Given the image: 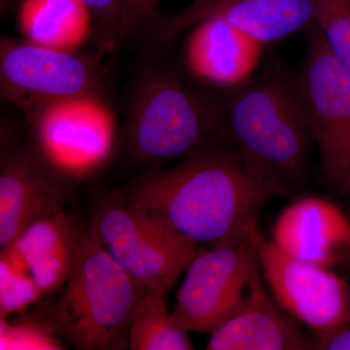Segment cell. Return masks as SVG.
I'll list each match as a JSON object with an SVG mask.
<instances>
[{
  "mask_svg": "<svg viewBox=\"0 0 350 350\" xmlns=\"http://www.w3.org/2000/svg\"><path fill=\"white\" fill-rule=\"evenodd\" d=\"M278 196V189L246 170L232 146H216L148 175L126 200L196 243L216 245L261 237L262 208Z\"/></svg>",
  "mask_w": 350,
  "mask_h": 350,
  "instance_id": "6da1fadb",
  "label": "cell"
},
{
  "mask_svg": "<svg viewBox=\"0 0 350 350\" xmlns=\"http://www.w3.org/2000/svg\"><path fill=\"white\" fill-rule=\"evenodd\" d=\"M226 135L258 180L286 195L308 174L313 139L297 75L271 63L247 81L225 90Z\"/></svg>",
  "mask_w": 350,
  "mask_h": 350,
  "instance_id": "7a4b0ae2",
  "label": "cell"
},
{
  "mask_svg": "<svg viewBox=\"0 0 350 350\" xmlns=\"http://www.w3.org/2000/svg\"><path fill=\"white\" fill-rule=\"evenodd\" d=\"M126 140L144 162L183 160L216 146H231L221 98L174 72L153 71L140 82L129 108Z\"/></svg>",
  "mask_w": 350,
  "mask_h": 350,
  "instance_id": "3957f363",
  "label": "cell"
},
{
  "mask_svg": "<svg viewBox=\"0 0 350 350\" xmlns=\"http://www.w3.org/2000/svg\"><path fill=\"white\" fill-rule=\"evenodd\" d=\"M62 293L45 323L77 349H107L128 329L148 292L85 229Z\"/></svg>",
  "mask_w": 350,
  "mask_h": 350,
  "instance_id": "277c9868",
  "label": "cell"
},
{
  "mask_svg": "<svg viewBox=\"0 0 350 350\" xmlns=\"http://www.w3.org/2000/svg\"><path fill=\"white\" fill-rule=\"evenodd\" d=\"M86 231L148 293H167L199 251L161 216L116 198L98 202Z\"/></svg>",
  "mask_w": 350,
  "mask_h": 350,
  "instance_id": "5b68a950",
  "label": "cell"
},
{
  "mask_svg": "<svg viewBox=\"0 0 350 350\" xmlns=\"http://www.w3.org/2000/svg\"><path fill=\"white\" fill-rule=\"evenodd\" d=\"M299 93L326 183L350 200V72L329 49L315 22L305 31Z\"/></svg>",
  "mask_w": 350,
  "mask_h": 350,
  "instance_id": "8992f818",
  "label": "cell"
},
{
  "mask_svg": "<svg viewBox=\"0 0 350 350\" xmlns=\"http://www.w3.org/2000/svg\"><path fill=\"white\" fill-rule=\"evenodd\" d=\"M25 120L33 148L69 181L96 174L116 146V118L100 94L55 101Z\"/></svg>",
  "mask_w": 350,
  "mask_h": 350,
  "instance_id": "52a82bcc",
  "label": "cell"
},
{
  "mask_svg": "<svg viewBox=\"0 0 350 350\" xmlns=\"http://www.w3.org/2000/svg\"><path fill=\"white\" fill-rule=\"evenodd\" d=\"M259 238L211 245L198 251L186 269L170 312L186 332L213 333L239 310L259 265Z\"/></svg>",
  "mask_w": 350,
  "mask_h": 350,
  "instance_id": "ba28073f",
  "label": "cell"
},
{
  "mask_svg": "<svg viewBox=\"0 0 350 350\" xmlns=\"http://www.w3.org/2000/svg\"><path fill=\"white\" fill-rule=\"evenodd\" d=\"M100 75L93 62L4 38L0 44V91L25 115L66 98L100 94Z\"/></svg>",
  "mask_w": 350,
  "mask_h": 350,
  "instance_id": "9c48e42d",
  "label": "cell"
},
{
  "mask_svg": "<svg viewBox=\"0 0 350 350\" xmlns=\"http://www.w3.org/2000/svg\"><path fill=\"white\" fill-rule=\"evenodd\" d=\"M262 280L273 298L295 319L322 336L350 326V284L331 269L288 256L273 241L262 239Z\"/></svg>",
  "mask_w": 350,
  "mask_h": 350,
  "instance_id": "30bf717a",
  "label": "cell"
},
{
  "mask_svg": "<svg viewBox=\"0 0 350 350\" xmlns=\"http://www.w3.org/2000/svg\"><path fill=\"white\" fill-rule=\"evenodd\" d=\"M209 19L223 21L266 45L305 31L314 23V11L312 0H194L159 14L144 33L151 45H167Z\"/></svg>",
  "mask_w": 350,
  "mask_h": 350,
  "instance_id": "8fae6325",
  "label": "cell"
},
{
  "mask_svg": "<svg viewBox=\"0 0 350 350\" xmlns=\"http://www.w3.org/2000/svg\"><path fill=\"white\" fill-rule=\"evenodd\" d=\"M68 179L36 149L20 148L2 159L0 172V248L10 247L38 219L64 208Z\"/></svg>",
  "mask_w": 350,
  "mask_h": 350,
  "instance_id": "7c38bea8",
  "label": "cell"
},
{
  "mask_svg": "<svg viewBox=\"0 0 350 350\" xmlns=\"http://www.w3.org/2000/svg\"><path fill=\"white\" fill-rule=\"evenodd\" d=\"M271 241L288 256L332 269L350 250V221L330 200L308 196L283 209Z\"/></svg>",
  "mask_w": 350,
  "mask_h": 350,
  "instance_id": "4fadbf2b",
  "label": "cell"
},
{
  "mask_svg": "<svg viewBox=\"0 0 350 350\" xmlns=\"http://www.w3.org/2000/svg\"><path fill=\"white\" fill-rule=\"evenodd\" d=\"M184 46V64L198 82L231 89L256 75L264 44L217 19L191 27Z\"/></svg>",
  "mask_w": 350,
  "mask_h": 350,
  "instance_id": "5bb4252c",
  "label": "cell"
},
{
  "mask_svg": "<svg viewBox=\"0 0 350 350\" xmlns=\"http://www.w3.org/2000/svg\"><path fill=\"white\" fill-rule=\"evenodd\" d=\"M262 280L259 266L253 273L243 304L211 333L206 349H312V340L305 337L300 326L269 296Z\"/></svg>",
  "mask_w": 350,
  "mask_h": 350,
  "instance_id": "9a60e30c",
  "label": "cell"
},
{
  "mask_svg": "<svg viewBox=\"0 0 350 350\" xmlns=\"http://www.w3.org/2000/svg\"><path fill=\"white\" fill-rule=\"evenodd\" d=\"M85 230L64 208L27 226L8 253L31 273L43 296L63 288Z\"/></svg>",
  "mask_w": 350,
  "mask_h": 350,
  "instance_id": "2e32d148",
  "label": "cell"
},
{
  "mask_svg": "<svg viewBox=\"0 0 350 350\" xmlns=\"http://www.w3.org/2000/svg\"><path fill=\"white\" fill-rule=\"evenodd\" d=\"M17 21L25 40L64 52L75 53L94 32L82 0H20Z\"/></svg>",
  "mask_w": 350,
  "mask_h": 350,
  "instance_id": "e0dca14e",
  "label": "cell"
},
{
  "mask_svg": "<svg viewBox=\"0 0 350 350\" xmlns=\"http://www.w3.org/2000/svg\"><path fill=\"white\" fill-rule=\"evenodd\" d=\"M128 329V345L131 350L194 349L187 332L172 322L163 295H147Z\"/></svg>",
  "mask_w": 350,
  "mask_h": 350,
  "instance_id": "ac0fdd59",
  "label": "cell"
},
{
  "mask_svg": "<svg viewBox=\"0 0 350 350\" xmlns=\"http://www.w3.org/2000/svg\"><path fill=\"white\" fill-rule=\"evenodd\" d=\"M43 295L29 271L7 253L0 259V319L22 312Z\"/></svg>",
  "mask_w": 350,
  "mask_h": 350,
  "instance_id": "d6986e66",
  "label": "cell"
},
{
  "mask_svg": "<svg viewBox=\"0 0 350 350\" xmlns=\"http://www.w3.org/2000/svg\"><path fill=\"white\" fill-rule=\"evenodd\" d=\"M314 22L329 49L350 72V0H312Z\"/></svg>",
  "mask_w": 350,
  "mask_h": 350,
  "instance_id": "ffe728a7",
  "label": "cell"
},
{
  "mask_svg": "<svg viewBox=\"0 0 350 350\" xmlns=\"http://www.w3.org/2000/svg\"><path fill=\"white\" fill-rule=\"evenodd\" d=\"M0 349H62L61 344L46 323L29 319L16 322L0 319Z\"/></svg>",
  "mask_w": 350,
  "mask_h": 350,
  "instance_id": "44dd1931",
  "label": "cell"
},
{
  "mask_svg": "<svg viewBox=\"0 0 350 350\" xmlns=\"http://www.w3.org/2000/svg\"><path fill=\"white\" fill-rule=\"evenodd\" d=\"M92 14L94 32L103 49L121 41V12L123 0H82Z\"/></svg>",
  "mask_w": 350,
  "mask_h": 350,
  "instance_id": "7402d4cb",
  "label": "cell"
},
{
  "mask_svg": "<svg viewBox=\"0 0 350 350\" xmlns=\"http://www.w3.org/2000/svg\"><path fill=\"white\" fill-rule=\"evenodd\" d=\"M162 0H123L121 12V40L144 33L160 14Z\"/></svg>",
  "mask_w": 350,
  "mask_h": 350,
  "instance_id": "603a6c76",
  "label": "cell"
},
{
  "mask_svg": "<svg viewBox=\"0 0 350 350\" xmlns=\"http://www.w3.org/2000/svg\"><path fill=\"white\" fill-rule=\"evenodd\" d=\"M312 349L350 350V326L322 336H313Z\"/></svg>",
  "mask_w": 350,
  "mask_h": 350,
  "instance_id": "cb8c5ba5",
  "label": "cell"
},
{
  "mask_svg": "<svg viewBox=\"0 0 350 350\" xmlns=\"http://www.w3.org/2000/svg\"><path fill=\"white\" fill-rule=\"evenodd\" d=\"M338 266L342 269V276L350 284V250L345 255V257L342 258V261L340 262Z\"/></svg>",
  "mask_w": 350,
  "mask_h": 350,
  "instance_id": "d4e9b609",
  "label": "cell"
}]
</instances>
